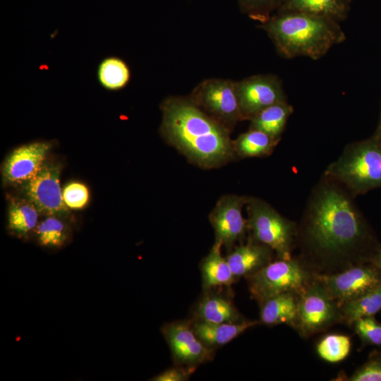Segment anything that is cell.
Masks as SVG:
<instances>
[{"instance_id":"cell-27","label":"cell","mask_w":381,"mask_h":381,"mask_svg":"<svg viewBox=\"0 0 381 381\" xmlns=\"http://www.w3.org/2000/svg\"><path fill=\"white\" fill-rule=\"evenodd\" d=\"M351 349L350 338L341 334H328L317 346L318 355L325 361L337 363L344 360Z\"/></svg>"},{"instance_id":"cell-32","label":"cell","mask_w":381,"mask_h":381,"mask_svg":"<svg viewBox=\"0 0 381 381\" xmlns=\"http://www.w3.org/2000/svg\"><path fill=\"white\" fill-rule=\"evenodd\" d=\"M195 368L176 365L166 369L157 375L153 377V381H186L189 380Z\"/></svg>"},{"instance_id":"cell-1","label":"cell","mask_w":381,"mask_h":381,"mask_svg":"<svg viewBox=\"0 0 381 381\" xmlns=\"http://www.w3.org/2000/svg\"><path fill=\"white\" fill-rule=\"evenodd\" d=\"M339 182L323 174L312 190L297 225L301 259L315 274H330L370 262L380 242Z\"/></svg>"},{"instance_id":"cell-23","label":"cell","mask_w":381,"mask_h":381,"mask_svg":"<svg viewBox=\"0 0 381 381\" xmlns=\"http://www.w3.org/2000/svg\"><path fill=\"white\" fill-rule=\"evenodd\" d=\"M280 140L250 128L233 140V145L236 155L240 157H260L270 155Z\"/></svg>"},{"instance_id":"cell-29","label":"cell","mask_w":381,"mask_h":381,"mask_svg":"<svg viewBox=\"0 0 381 381\" xmlns=\"http://www.w3.org/2000/svg\"><path fill=\"white\" fill-rule=\"evenodd\" d=\"M354 329L363 344L366 345H381V325L374 316H368L357 320Z\"/></svg>"},{"instance_id":"cell-17","label":"cell","mask_w":381,"mask_h":381,"mask_svg":"<svg viewBox=\"0 0 381 381\" xmlns=\"http://www.w3.org/2000/svg\"><path fill=\"white\" fill-rule=\"evenodd\" d=\"M299 295L282 293L260 302V322L267 325L286 324L296 329Z\"/></svg>"},{"instance_id":"cell-11","label":"cell","mask_w":381,"mask_h":381,"mask_svg":"<svg viewBox=\"0 0 381 381\" xmlns=\"http://www.w3.org/2000/svg\"><path fill=\"white\" fill-rule=\"evenodd\" d=\"M242 120L250 121L264 109L287 101L282 82L273 74L251 75L236 81Z\"/></svg>"},{"instance_id":"cell-10","label":"cell","mask_w":381,"mask_h":381,"mask_svg":"<svg viewBox=\"0 0 381 381\" xmlns=\"http://www.w3.org/2000/svg\"><path fill=\"white\" fill-rule=\"evenodd\" d=\"M331 297L341 306L381 283V271L370 262L330 274H315Z\"/></svg>"},{"instance_id":"cell-28","label":"cell","mask_w":381,"mask_h":381,"mask_svg":"<svg viewBox=\"0 0 381 381\" xmlns=\"http://www.w3.org/2000/svg\"><path fill=\"white\" fill-rule=\"evenodd\" d=\"M240 1L249 16L263 24L270 18L273 11H276L277 12L279 10L284 0Z\"/></svg>"},{"instance_id":"cell-33","label":"cell","mask_w":381,"mask_h":381,"mask_svg":"<svg viewBox=\"0 0 381 381\" xmlns=\"http://www.w3.org/2000/svg\"><path fill=\"white\" fill-rule=\"evenodd\" d=\"M370 262L381 271V243L373 255Z\"/></svg>"},{"instance_id":"cell-21","label":"cell","mask_w":381,"mask_h":381,"mask_svg":"<svg viewBox=\"0 0 381 381\" xmlns=\"http://www.w3.org/2000/svg\"><path fill=\"white\" fill-rule=\"evenodd\" d=\"M40 212L26 199L13 200L8 209L7 228L13 236L27 238L39 224Z\"/></svg>"},{"instance_id":"cell-18","label":"cell","mask_w":381,"mask_h":381,"mask_svg":"<svg viewBox=\"0 0 381 381\" xmlns=\"http://www.w3.org/2000/svg\"><path fill=\"white\" fill-rule=\"evenodd\" d=\"M191 319L192 328L200 340L208 348L222 346L246 329L260 323L258 320H245L234 323H214Z\"/></svg>"},{"instance_id":"cell-8","label":"cell","mask_w":381,"mask_h":381,"mask_svg":"<svg viewBox=\"0 0 381 381\" xmlns=\"http://www.w3.org/2000/svg\"><path fill=\"white\" fill-rule=\"evenodd\" d=\"M342 322L341 309L325 286L315 278L299 295L296 329L304 337Z\"/></svg>"},{"instance_id":"cell-19","label":"cell","mask_w":381,"mask_h":381,"mask_svg":"<svg viewBox=\"0 0 381 381\" xmlns=\"http://www.w3.org/2000/svg\"><path fill=\"white\" fill-rule=\"evenodd\" d=\"M222 243L215 241L209 253L200 262L204 291L219 287H229L236 281L226 257L222 254Z\"/></svg>"},{"instance_id":"cell-5","label":"cell","mask_w":381,"mask_h":381,"mask_svg":"<svg viewBox=\"0 0 381 381\" xmlns=\"http://www.w3.org/2000/svg\"><path fill=\"white\" fill-rule=\"evenodd\" d=\"M246 205L250 236L272 248L278 259L291 258L297 224L260 198L249 197Z\"/></svg>"},{"instance_id":"cell-25","label":"cell","mask_w":381,"mask_h":381,"mask_svg":"<svg viewBox=\"0 0 381 381\" xmlns=\"http://www.w3.org/2000/svg\"><path fill=\"white\" fill-rule=\"evenodd\" d=\"M340 309L342 322L350 325L360 318L374 316L381 310V283L359 297L344 303Z\"/></svg>"},{"instance_id":"cell-2","label":"cell","mask_w":381,"mask_h":381,"mask_svg":"<svg viewBox=\"0 0 381 381\" xmlns=\"http://www.w3.org/2000/svg\"><path fill=\"white\" fill-rule=\"evenodd\" d=\"M160 108L162 135L191 162L203 168H213L235 157L230 131L188 97H168Z\"/></svg>"},{"instance_id":"cell-6","label":"cell","mask_w":381,"mask_h":381,"mask_svg":"<svg viewBox=\"0 0 381 381\" xmlns=\"http://www.w3.org/2000/svg\"><path fill=\"white\" fill-rule=\"evenodd\" d=\"M315 273L300 258L272 260L246 277L250 294L258 303L286 292L301 294L313 281Z\"/></svg>"},{"instance_id":"cell-14","label":"cell","mask_w":381,"mask_h":381,"mask_svg":"<svg viewBox=\"0 0 381 381\" xmlns=\"http://www.w3.org/2000/svg\"><path fill=\"white\" fill-rule=\"evenodd\" d=\"M52 147L51 142L40 140L14 149L5 159L2 167L4 183L21 185L30 179L47 159Z\"/></svg>"},{"instance_id":"cell-26","label":"cell","mask_w":381,"mask_h":381,"mask_svg":"<svg viewBox=\"0 0 381 381\" xmlns=\"http://www.w3.org/2000/svg\"><path fill=\"white\" fill-rule=\"evenodd\" d=\"M70 233V229L62 217L50 215L39 222L34 234L41 246L60 248L68 242Z\"/></svg>"},{"instance_id":"cell-20","label":"cell","mask_w":381,"mask_h":381,"mask_svg":"<svg viewBox=\"0 0 381 381\" xmlns=\"http://www.w3.org/2000/svg\"><path fill=\"white\" fill-rule=\"evenodd\" d=\"M353 0H284L277 12L297 11L345 20Z\"/></svg>"},{"instance_id":"cell-3","label":"cell","mask_w":381,"mask_h":381,"mask_svg":"<svg viewBox=\"0 0 381 381\" xmlns=\"http://www.w3.org/2000/svg\"><path fill=\"white\" fill-rule=\"evenodd\" d=\"M260 27L286 59L306 56L318 60L346 40L339 22L303 12H276Z\"/></svg>"},{"instance_id":"cell-4","label":"cell","mask_w":381,"mask_h":381,"mask_svg":"<svg viewBox=\"0 0 381 381\" xmlns=\"http://www.w3.org/2000/svg\"><path fill=\"white\" fill-rule=\"evenodd\" d=\"M324 174L339 182L354 198L381 188V143L371 135L347 145Z\"/></svg>"},{"instance_id":"cell-15","label":"cell","mask_w":381,"mask_h":381,"mask_svg":"<svg viewBox=\"0 0 381 381\" xmlns=\"http://www.w3.org/2000/svg\"><path fill=\"white\" fill-rule=\"evenodd\" d=\"M274 252L269 246L249 236L231 248L226 256L236 279L247 277L273 260Z\"/></svg>"},{"instance_id":"cell-30","label":"cell","mask_w":381,"mask_h":381,"mask_svg":"<svg viewBox=\"0 0 381 381\" xmlns=\"http://www.w3.org/2000/svg\"><path fill=\"white\" fill-rule=\"evenodd\" d=\"M63 198L68 209L81 210L89 202V190L84 183L78 181H72L64 186L63 189Z\"/></svg>"},{"instance_id":"cell-9","label":"cell","mask_w":381,"mask_h":381,"mask_svg":"<svg viewBox=\"0 0 381 381\" xmlns=\"http://www.w3.org/2000/svg\"><path fill=\"white\" fill-rule=\"evenodd\" d=\"M61 169L60 164L47 159L34 176L20 185L25 199L45 216L64 217L68 214L60 185Z\"/></svg>"},{"instance_id":"cell-12","label":"cell","mask_w":381,"mask_h":381,"mask_svg":"<svg viewBox=\"0 0 381 381\" xmlns=\"http://www.w3.org/2000/svg\"><path fill=\"white\" fill-rule=\"evenodd\" d=\"M161 331L175 365L196 368L213 359L214 350L207 347L197 337L191 319L165 323Z\"/></svg>"},{"instance_id":"cell-7","label":"cell","mask_w":381,"mask_h":381,"mask_svg":"<svg viewBox=\"0 0 381 381\" xmlns=\"http://www.w3.org/2000/svg\"><path fill=\"white\" fill-rule=\"evenodd\" d=\"M199 109L231 131L243 121L236 81L208 78L200 82L188 96Z\"/></svg>"},{"instance_id":"cell-31","label":"cell","mask_w":381,"mask_h":381,"mask_svg":"<svg viewBox=\"0 0 381 381\" xmlns=\"http://www.w3.org/2000/svg\"><path fill=\"white\" fill-rule=\"evenodd\" d=\"M351 381H381V352H372L367 361L349 378Z\"/></svg>"},{"instance_id":"cell-22","label":"cell","mask_w":381,"mask_h":381,"mask_svg":"<svg viewBox=\"0 0 381 381\" xmlns=\"http://www.w3.org/2000/svg\"><path fill=\"white\" fill-rule=\"evenodd\" d=\"M294 112L287 101L272 104L255 115L250 120V128L260 130L270 135L280 138L288 119Z\"/></svg>"},{"instance_id":"cell-13","label":"cell","mask_w":381,"mask_h":381,"mask_svg":"<svg viewBox=\"0 0 381 381\" xmlns=\"http://www.w3.org/2000/svg\"><path fill=\"white\" fill-rule=\"evenodd\" d=\"M249 197L236 195L222 196L210 214L214 230L215 241L231 250L238 241L242 242L248 231L247 219L242 214Z\"/></svg>"},{"instance_id":"cell-34","label":"cell","mask_w":381,"mask_h":381,"mask_svg":"<svg viewBox=\"0 0 381 381\" xmlns=\"http://www.w3.org/2000/svg\"><path fill=\"white\" fill-rule=\"evenodd\" d=\"M375 139L381 143V109L380 114V118L378 120L377 126L374 133L372 135Z\"/></svg>"},{"instance_id":"cell-24","label":"cell","mask_w":381,"mask_h":381,"mask_svg":"<svg viewBox=\"0 0 381 381\" xmlns=\"http://www.w3.org/2000/svg\"><path fill=\"white\" fill-rule=\"evenodd\" d=\"M97 78L100 85L109 91L123 89L131 80V70L127 63L116 56L104 58L97 68Z\"/></svg>"},{"instance_id":"cell-16","label":"cell","mask_w":381,"mask_h":381,"mask_svg":"<svg viewBox=\"0 0 381 381\" xmlns=\"http://www.w3.org/2000/svg\"><path fill=\"white\" fill-rule=\"evenodd\" d=\"M219 288L204 291L195 306L192 318L214 323H234L246 320L236 308L230 293L219 291Z\"/></svg>"}]
</instances>
